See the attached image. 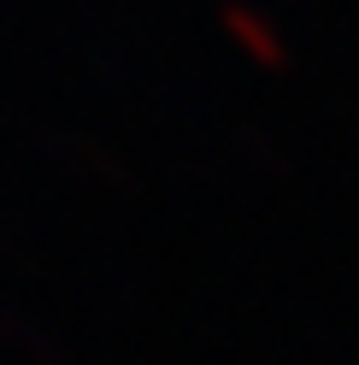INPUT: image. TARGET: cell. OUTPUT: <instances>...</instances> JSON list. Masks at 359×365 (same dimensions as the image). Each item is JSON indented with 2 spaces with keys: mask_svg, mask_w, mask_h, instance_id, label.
I'll return each instance as SVG.
<instances>
[]
</instances>
